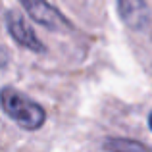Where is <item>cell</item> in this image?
I'll list each match as a JSON object with an SVG mask.
<instances>
[{"instance_id": "obj_1", "label": "cell", "mask_w": 152, "mask_h": 152, "mask_svg": "<svg viewBox=\"0 0 152 152\" xmlns=\"http://www.w3.org/2000/svg\"><path fill=\"white\" fill-rule=\"evenodd\" d=\"M0 108L10 119H14L21 129L37 131L45 125L46 112L41 104L31 100L23 93L14 87H2L0 89Z\"/></svg>"}, {"instance_id": "obj_2", "label": "cell", "mask_w": 152, "mask_h": 152, "mask_svg": "<svg viewBox=\"0 0 152 152\" xmlns=\"http://www.w3.org/2000/svg\"><path fill=\"white\" fill-rule=\"evenodd\" d=\"M19 4L23 6V10L27 12L31 19L39 25L46 27L50 31H71L73 25L71 21L50 2L46 0H19Z\"/></svg>"}, {"instance_id": "obj_3", "label": "cell", "mask_w": 152, "mask_h": 152, "mask_svg": "<svg viewBox=\"0 0 152 152\" xmlns=\"http://www.w3.org/2000/svg\"><path fill=\"white\" fill-rule=\"evenodd\" d=\"M6 27L10 37L18 42L21 48H27L29 52H35V54H45L46 46L41 42V39L37 37L35 29L25 21L21 14L18 12H8L6 14Z\"/></svg>"}, {"instance_id": "obj_4", "label": "cell", "mask_w": 152, "mask_h": 152, "mask_svg": "<svg viewBox=\"0 0 152 152\" xmlns=\"http://www.w3.org/2000/svg\"><path fill=\"white\" fill-rule=\"evenodd\" d=\"M121 21L129 29L141 31L150 21V10L145 0H115Z\"/></svg>"}, {"instance_id": "obj_5", "label": "cell", "mask_w": 152, "mask_h": 152, "mask_svg": "<svg viewBox=\"0 0 152 152\" xmlns=\"http://www.w3.org/2000/svg\"><path fill=\"white\" fill-rule=\"evenodd\" d=\"M104 150L108 152H150L142 142L123 137H110L104 141Z\"/></svg>"}, {"instance_id": "obj_6", "label": "cell", "mask_w": 152, "mask_h": 152, "mask_svg": "<svg viewBox=\"0 0 152 152\" xmlns=\"http://www.w3.org/2000/svg\"><path fill=\"white\" fill-rule=\"evenodd\" d=\"M6 62H8V54H6V50H4L2 46H0V67H2Z\"/></svg>"}, {"instance_id": "obj_7", "label": "cell", "mask_w": 152, "mask_h": 152, "mask_svg": "<svg viewBox=\"0 0 152 152\" xmlns=\"http://www.w3.org/2000/svg\"><path fill=\"white\" fill-rule=\"evenodd\" d=\"M148 127H150V129H152V112H150V114H148Z\"/></svg>"}]
</instances>
